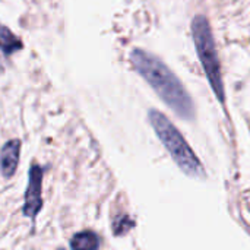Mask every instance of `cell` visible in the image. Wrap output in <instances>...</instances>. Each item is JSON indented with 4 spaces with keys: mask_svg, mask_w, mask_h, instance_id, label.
<instances>
[{
    "mask_svg": "<svg viewBox=\"0 0 250 250\" xmlns=\"http://www.w3.org/2000/svg\"><path fill=\"white\" fill-rule=\"evenodd\" d=\"M130 62L136 72L176 114L188 120L193 117V103L186 88L160 59L136 48L130 53Z\"/></svg>",
    "mask_w": 250,
    "mask_h": 250,
    "instance_id": "cell-1",
    "label": "cell"
},
{
    "mask_svg": "<svg viewBox=\"0 0 250 250\" xmlns=\"http://www.w3.org/2000/svg\"><path fill=\"white\" fill-rule=\"evenodd\" d=\"M149 122H151L157 136L160 138L163 145L167 148V151L176 161V164L188 176L204 177L205 171H204L201 161L198 160L195 152L190 149L189 144L185 141L182 133L176 129V126L163 113H160L157 110L149 111Z\"/></svg>",
    "mask_w": 250,
    "mask_h": 250,
    "instance_id": "cell-2",
    "label": "cell"
},
{
    "mask_svg": "<svg viewBox=\"0 0 250 250\" xmlns=\"http://www.w3.org/2000/svg\"><path fill=\"white\" fill-rule=\"evenodd\" d=\"M192 37L196 47V53L205 70V75L209 81V85L215 94V97L224 103L226 101V91L223 83L221 66L217 56L215 41L212 37V31L209 26L208 19L204 15H198L192 21Z\"/></svg>",
    "mask_w": 250,
    "mask_h": 250,
    "instance_id": "cell-3",
    "label": "cell"
},
{
    "mask_svg": "<svg viewBox=\"0 0 250 250\" xmlns=\"http://www.w3.org/2000/svg\"><path fill=\"white\" fill-rule=\"evenodd\" d=\"M41 186H42V168L37 164L31 166L29 170V185L25 193V205H23V215L28 218H35L40 209L42 208V198H41Z\"/></svg>",
    "mask_w": 250,
    "mask_h": 250,
    "instance_id": "cell-4",
    "label": "cell"
},
{
    "mask_svg": "<svg viewBox=\"0 0 250 250\" xmlns=\"http://www.w3.org/2000/svg\"><path fill=\"white\" fill-rule=\"evenodd\" d=\"M19 152H21V141L13 139L9 141L0 152V168L4 177H10L19 163Z\"/></svg>",
    "mask_w": 250,
    "mask_h": 250,
    "instance_id": "cell-5",
    "label": "cell"
},
{
    "mask_svg": "<svg viewBox=\"0 0 250 250\" xmlns=\"http://www.w3.org/2000/svg\"><path fill=\"white\" fill-rule=\"evenodd\" d=\"M72 250H98L100 240L95 233L92 231H82L73 236L70 240Z\"/></svg>",
    "mask_w": 250,
    "mask_h": 250,
    "instance_id": "cell-6",
    "label": "cell"
},
{
    "mask_svg": "<svg viewBox=\"0 0 250 250\" xmlns=\"http://www.w3.org/2000/svg\"><path fill=\"white\" fill-rule=\"evenodd\" d=\"M22 47H23L22 41L9 28L0 25V50L4 54H12L18 50H21Z\"/></svg>",
    "mask_w": 250,
    "mask_h": 250,
    "instance_id": "cell-7",
    "label": "cell"
},
{
    "mask_svg": "<svg viewBox=\"0 0 250 250\" xmlns=\"http://www.w3.org/2000/svg\"><path fill=\"white\" fill-rule=\"evenodd\" d=\"M130 227H133V221L129 220V217H119L116 221H114V234L116 236H120V234H125L127 230H130Z\"/></svg>",
    "mask_w": 250,
    "mask_h": 250,
    "instance_id": "cell-8",
    "label": "cell"
},
{
    "mask_svg": "<svg viewBox=\"0 0 250 250\" xmlns=\"http://www.w3.org/2000/svg\"><path fill=\"white\" fill-rule=\"evenodd\" d=\"M3 72V64H1V60H0V73Z\"/></svg>",
    "mask_w": 250,
    "mask_h": 250,
    "instance_id": "cell-9",
    "label": "cell"
},
{
    "mask_svg": "<svg viewBox=\"0 0 250 250\" xmlns=\"http://www.w3.org/2000/svg\"><path fill=\"white\" fill-rule=\"evenodd\" d=\"M59 250H63V249H59Z\"/></svg>",
    "mask_w": 250,
    "mask_h": 250,
    "instance_id": "cell-10",
    "label": "cell"
}]
</instances>
